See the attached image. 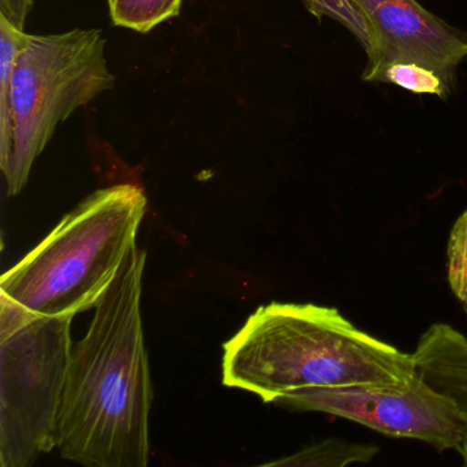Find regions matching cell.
<instances>
[{"label":"cell","mask_w":467,"mask_h":467,"mask_svg":"<svg viewBox=\"0 0 467 467\" xmlns=\"http://www.w3.org/2000/svg\"><path fill=\"white\" fill-rule=\"evenodd\" d=\"M146 251L130 250L88 332L72 347L57 426L62 458L88 467H144L154 400L144 344Z\"/></svg>","instance_id":"obj_1"},{"label":"cell","mask_w":467,"mask_h":467,"mask_svg":"<svg viewBox=\"0 0 467 467\" xmlns=\"http://www.w3.org/2000/svg\"><path fill=\"white\" fill-rule=\"evenodd\" d=\"M417 374L414 354L362 332L337 308L311 303L261 306L223 344V385L264 403L306 388L406 385Z\"/></svg>","instance_id":"obj_2"},{"label":"cell","mask_w":467,"mask_h":467,"mask_svg":"<svg viewBox=\"0 0 467 467\" xmlns=\"http://www.w3.org/2000/svg\"><path fill=\"white\" fill-rule=\"evenodd\" d=\"M147 210L130 182L95 191L0 280V294L42 316L73 317L99 305Z\"/></svg>","instance_id":"obj_3"},{"label":"cell","mask_w":467,"mask_h":467,"mask_svg":"<svg viewBox=\"0 0 467 467\" xmlns=\"http://www.w3.org/2000/svg\"><path fill=\"white\" fill-rule=\"evenodd\" d=\"M105 47L100 29L26 36L12 78V154L2 168L9 196L26 188L57 128L114 88L116 76L109 69Z\"/></svg>","instance_id":"obj_4"},{"label":"cell","mask_w":467,"mask_h":467,"mask_svg":"<svg viewBox=\"0 0 467 467\" xmlns=\"http://www.w3.org/2000/svg\"><path fill=\"white\" fill-rule=\"evenodd\" d=\"M72 319L34 313L0 294L2 467L31 466L57 448Z\"/></svg>","instance_id":"obj_5"},{"label":"cell","mask_w":467,"mask_h":467,"mask_svg":"<svg viewBox=\"0 0 467 467\" xmlns=\"http://www.w3.org/2000/svg\"><path fill=\"white\" fill-rule=\"evenodd\" d=\"M275 406L346 418L385 436L414 439L437 451H461L467 426L452 399L420 374L406 385L306 388L275 399Z\"/></svg>","instance_id":"obj_6"},{"label":"cell","mask_w":467,"mask_h":467,"mask_svg":"<svg viewBox=\"0 0 467 467\" xmlns=\"http://www.w3.org/2000/svg\"><path fill=\"white\" fill-rule=\"evenodd\" d=\"M370 32L362 80L381 84L393 64H417L436 72L453 91L467 58V32L451 26L418 0H357Z\"/></svg>","instance_id":"obj_7"},{"label":"cell","mask_w":467,"mask_h":467,"mask_svg":"<svg viewBox=\"0 0 467 467\" xmlns=\"http://www.w3.org/2000/svg\"><path fill=\"white\" fill-rule=\"evenodd\" d=\"M26 36L28 34L24 29L16 26L4 13H0V169L6 166L12 154L15 133L12 78Z\"/></svg>","instance_id":"obj_8"},{"label":"cell","mask_w":467,"mask_h":467,"mask_svg":"<svg viewBox=\"0 0 467 467\" xmlns=\"http://www.w3.org/2000/svg\"><path fill=\"white\" fill-rule=\"evenodd\" d=\"M379 451V448L371 444L327 439L302 448L294 455L265 463V466L346 467L349 464L368 463L376 458Z\"/></svg>","instance_id":"obj_9"},{"label":"cell","mask_w":467,"mask_h":467,"mask_svg":"<svg viewBox=\"0 0 467 467\" xmlns=\"http://www.w3.org/2000/svg\"><path fill=\"white\" fill-rule=\"evenodd\" d=\"M184 0H108L114 26L149 34L166 21L179 17Z\"/></svg>","instance_id":"obj_10"},{"label":"cell","mask_w":467,"mask_h":467,"mask_svg":"<svg viewBox=\"0 0 467 467\" xmlns=\"http://www.w3.org/2000/svg\"><path fill=\"white\" fill-rule=\"evenodd\" d=\"M307 12L322 20L329 18L354 36L363 50L370 46V32L357 0H300Z\"/></svg>","instance_id":"obj_11"},{"label":"cell","mask_w":467,"mask_h":467,"mask_svg":"<svg viewBox=\"0 0 467 467\" xmlns=\"http://www.w3.org/2000/svg\"><path fill=\"white\" fill-rule=\"evenodd\" d=\"M381 84H392L415 95H433L444 100L452 89L433 70L417 64H393L382 75Z\"/></svg>","instance_id":"obj_12"},{"label":"cell","mask_w":467,"mask_h":467,"mask_svg":"<svg viewBox=\"0 0 467 467\" xmlns=\"http://www.w3.org/2000/svg\"><path fill=\"white\" fill-rule=\"evenodd\" d=\"M448 281L467 308V210L453 223L448 242Z\"/></svg>","instance_id":"obj_13"},{"label":"cell","mask_w":467,"mask_h":467,"mask_svg":"<svg viewBox=\"0 0 467 467\" xmlns=\"http://www.w3.org/2000/svg\"><path fill=\"white\" fill-rule=\"evenodd\" d=\"M34 7V0H0V13H4L16 26L26 28V18Z\"/></svg>","instance_id":"obj_14"},{"label":"cell","mask_w":467,"mask_h":467,"mask_svg":"<svg viewBox=\"0 0 467 467\" xmlns=\"http://www.w3.org/2000/svg\"><path fill=\"white\" fill-rule=\"evenodd\" d=\"M459 453H461L462 458H463L464 466H467V433L466 436H464V441L463 444H462V448L461 451H459Z\"/></svg>","instance_id":"obj_15"}]
</instances>
